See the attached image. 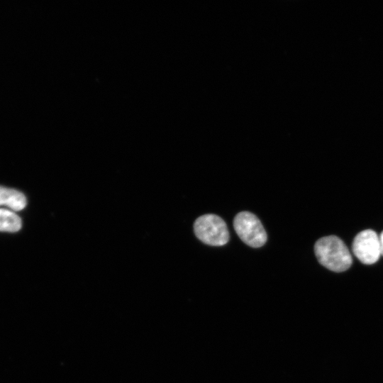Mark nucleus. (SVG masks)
<instances>
[{
	"label": "nucleus",
	"mask_w": 383,
	"mask_h": 383,
	"mask_svg": "<svg viewBox=\"0 0 383 383\" xmlns=\"http://www.w3.org/2000/svg\"><path fill=\"white\" fill-rule=\"evenodd\" d=\"M314 252L320 264L333 272L345 271L353 262L348 248L335 235L318 239L314 245Z\"/></svg>",
	"instance_id": "1"
},
{
	"label": "nucleus",
	"mask_w": 383,
	"mask_h": 383,
	"mask_svg": "<svg viewBox=\"0 0 383 383\" xmlns=\"http://www.w3.org/2000/svg\"><path fill=\"white\" fill-rule=\"evenodd\" d=\"M21 227L19 216L11 210L0 209V231L16 232Z\"/></svg>",
	"instance_id": "6"
},
{
	"label": "nucleus",
	"mask_w": 383,
	"mask_h": 383,
	"mask_svg": "<svg viewBox=\"0 0 383 383\" xmlns=\"http://www.w3.org/2000/svg\"><path fill=\"white\" fill-rule=\"evenodd\" d=\"M233 227L239 238L252 248L262 247L267 241V233L262 223L251 212L238 213L234 218Z\"/></svg>",
	"instance_id": "3"
},
{
	"label": "nucleus",
	"mask_w": 383,
	"mask_h": 383,
	"mask_svg": "<svg viewBox=\"0 0 383 383\" xmlns=\"http://www.w3.org/2000/svg\"><path fill=\"white\" fill-rule=\"evenodd\" d=\"M379 241H380V245H381V254L383 255V231L380 233L379 235Z\"/></svg>",
	"instance_id": "7"
},
{
	"label": "nucleus",
	"mask_w": 383,
	"mask_h": 383,
	"mask_svg": "<svg viewBox=\"0 0 383 383\" xmlns=\"http://www.w3.org/2000/svg\"><path fill=\"white\" fill-rule=\"evenodd\" d=\"M194 231L196 236L209 245L221 246L229 240L226 223L215 214H204L197 218L194 223Z\"/></svg>",
	"instance_id": "2"
},
{
	"label": "nucleus",
	"mask_w": 383,
	"mask_h": 383,
	"mask_svg": "<svg viewBox=\"0 0 383 383\" xmlns=\"http://www.w3.org/2000/svg\"><path fill=\"white\" fill-rule=\"evenodd\" d=\"M26 205V196L20 192L0 186V206L20 211Z\"/></svg>",
	"instance_id": "5"
},
{
	"label": "nucleus",
	"mask_w": 383,
	"mask_h": 383,
	"mask_svg": "<svg viewBox=\"0 0 383 383\" xmlns=\"http://www.w3.org/2000/svg\"><path fill=\"white\" fill-rule=\"evenodd\" d=\"M352 249L355 257L365 265L375 263L382 255L379 238L371 229L362 231L355 237Z\"/></svg>",
	"instance_id": "4"
}]
</instances>
